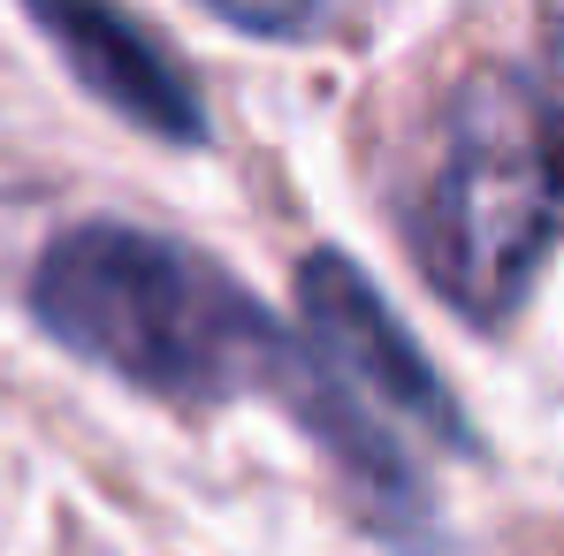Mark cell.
<instances>
[{
	"label": "cell",
	"mask_w": 564,
	"mask_h": 556,
	"mask_svg": "<svg viewBox=\"0 0 564 556\" xmlns=\"http://www.w3.org/2000/svg\"><path fill=\"white\" fill-rule=\"evenodd\" d=\"M550 54H557V77H564V8L550 15Z\"/></svg>",
	"instance_id": "5b68a950"
},
{
	"label": "cell",
	"mask_w": 564,
	"mask_h": 556,
	"mask_svg": "<svg viewBox=\"0 0 564 556\" xmlns=\"http://www.w3.org/2000/svg\"><path fill=\"white\" fill-rule=\"evenodd\" d=\"M404 221L427 282L466 320L511 313L564 237V99L511 62L458 77Z\"/></svg>",
	"instance_id": "7a4b0ae2"
},
{
	"label": "cell",
	"mask_w": 564,
	"mask_h": 556,
	"mask_svg": "<svg viewBox=\"0 0 564 556\" xmlns=\"http://www.w3.org/2000/svg\"><path fill=\"white\" fill-rule=\"evenodd\" d=\"M39 31L69 54V69L85 77V92H99L115 115L145 122V130H161L176 145L206 138L191 85L169 69V54L145 31H130L122 15H107V8H39Z\"/></svg>",
	"instance_id": "277c9868"
},
{
	"label": "cell",
	"mask_w": 564,
	"mask_h": 556,
	"mask_svg": "<svg viewBox=\"0 0 564 556\" xmlns=\"http://www.w3.org/2000/svg\"><path fill=\"white\" fill-rule=\"evenodd\" d=\"M297 320H305V373L290 404L328 435V450L351 465L359 488L389 503L412 495L404 443H443V450L466 443L451 389L344 252L297 260Z\"/></svg>",
	"instance_id": "3957f363"
},
{
	"label": "cell",
	"mask_w": 564,
	"mask_h": 556,
	"mask_svg": "<svg viewBox=\"0 0 564 556\" xmlns=\"http://www.w3.org/2000/svg\"><path fill=\"white\" fill-rule=\"evenodd\" d=\"M31 305L69 351L176 404H221L245 389L297 396L305 373V351L245 282H229V268L122 221L69 229L39 260Z\"/></svg>",
	"instance_id": "6da1fadb"
}]
</instances>
